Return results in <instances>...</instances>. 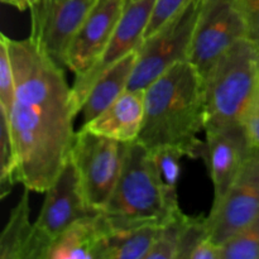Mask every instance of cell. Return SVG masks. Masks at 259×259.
Here are the masks:
<instances>
[{"mask_svg": "<svg viewBox=\"0 0 259 259\" xmlns=\"http://www.w3.org/2000/svg\"><path fill=\"white\" fill-rule=\"evenodd\" d=\"M5 35V34H4ZM15 76L7 119L18 162V184L46 192L71 154L76 132L72 93L63 68L30 37L5 35Z\"/></svg>", "mask_w": 259, "mask_h": 259, "instance_id": "cell-1", "label": "cell"}, {"mask_svg": "<svg viewBox=\"0 0 259 259\" xmlns=\"http://www.w3.org/2000/svg\"><path fill=\"white\" fill-rule=\"evenodd\" d=\"M144 120L137 142L147 149L176 147L185 157H202L205 142L204 80L189 61H182L162 73L144 90Z\"/></svg>", "mask_w": 259, "mask_h": 259, "instance_id": "cell-2", "label": "cell"}, {"mask_svg": "<svg viewBox=\"0 0 259 259\" xmlns=\"http://www.w3.org/2000/svg\"><path fill=\"white\" fill-rule=\"evenodd\" d=\"M181 211L162 187L149 149L137 141L129 143L118 184L100 211L109 233L162 227Z\"/></svg>", "mask_w": 259, "mask_h": 259, "instance_id": "cell-3", "label": "cell"}, {"mask_svg": "<svg viewBox=\"0 0 259 259\" xmlns=\"http://www.w3.org/2000/svg\"><path fill=\"white\" fill-rule=\"evenodd\" d=\"M207 129L239 125L259 100V50L249 38L235 42L204 78Z\"/></svg>", "mask_w": 259, "mask_h": 259, "instance_id": "cell-4", "label": "cell"}, {"mask_svg": "<svg viewBox=\"0 0 259 259\" xmlns=\"http://www.w3.org/2000/svg\"><path fill=\"white\" fill-rule=\"evenodd\" d=\"M204 0H191L143 40L128 89L146 90L162 73L189 61L190 48Z\"/></svg>", "mask_w": 259, "mask_h": 259, "instance_id": "cell-5", "label": "cell"}, {"mask_svg": "<svg viewBox=\"0 0 259 259\" xmlns=\"http://www.w3.org/2000/svg\"><path fill=\"white\" fill-rule=\"evenodd\" d=\"M129 143L81 128L76 132L71 159L89 206L100 212L108 204L123 169Z\"/></svg>", "mask_w": 259, "mask_h": 259, "instance_id": "cell-6", "label": "cell"}, {"mask_svg": "<svg viewBox=\"0 0 259 259\" xmlns=\"http://www.w3.org/2000/svg\"><path fill=\"white\" fill-rule=\"evenodd\" d=\"M98 212L89 206L75 164L68 157L46 191L45 202L34 222L33 259H47L51 243L61 233L73 223Z\"/></svg>", "mask_w": 259, "mask_h": 259, "instance_id": "cell-7", "label": "cell"}, {"mask_svg": "<svg viewBox=\"0 0 259 259\" xmlns=\"http://www.w3.org/2000/svg\"><path fill=\"white\" fill-rule=\"evenodd\" d=\"M247 25L234 0H204L189 62L196 67L202 80L217 61L242 38H247Z\"/></svg>", "mask_w": 259, "mask_h": 259, "instance_id": "cell-8", "label": "cell"}, {"mask_svg": "<svg viewBox=\"0 0 259 259\" xmlns=\"http://www.w3.org/2000/svg\"><path fill=\"white\" fill-rule=\"evenodd\" d=\"M154 3L156 0H126L125 9L110 42L93 67L83 75L75 77L73 85L71 86L76 114L81 113V108L91 88L101 77V75L124 57L139 50L144 40Z\"/></svg>", "mask_w": 259, "mask_h": 259, "instance_id": "cell-9", "label": "cell"}, {"mask_svg": "<svg viewBox=\"0 0 259 259\" xmlns=\"http://www.w3.org/2000/svg\"><path fill=\"white\" fill-rule=\"evenodd\" d=\"M95 0H38L30 7L29 37L53 62L66 68V55Z\"/></svg>", "mask_w": 259, "mask_h": 259, "instance_id": "cell-10", "label": "cell"}, {"mask_svg": "<svg viewBox=\"0 0 259 259\" xmlns=\"http://www.w3.org/2000/svg\"><path fill=\"white\" fill-rule=\"evenodd\" d=\"M258 214L259 149L252 146L249 156L228 194L206 215L210 237L217 244H224Z\"/></svg>", "mask_w": 259, "mask_h": 259, "instance_id": "cell-11", "label": "cell"}, {"mask_svg": "<svg viewBox=\"0 0 259 259\" xmlns=\"http://www.w3.org/2000/svg\"><path fill=\"white\" fill-rule=\"evenodd\" d=\"M202 159L214 187L211 209L222 202L234 184L252 149L245 126L229 125L207 129Z\"/></svg>", "mask_w": 259, "mask_h": 259, "instance_id": "cell-12", "label": "cell"}, {"mask_svg": "<svg viewBox=\"0 0 259 259\" xmlns=\"http://www.w3.org/2000/svg\"><path fill=\"white\" fill-rule=\"evenodd\" d=\"M126 0H95L76 32L66 55V68L75 77L88 72L110 42L125 9Z\"/></svg>", "mask_w": 259, "mask_h": 259, "instance_id": "cell-13", "label": "cell"}, {"mask_svg": "<svg viewBox=\"0 0 259 259\" xmlns=\"http://www.w3.org/2000/svg\"><path fill=\"white\" fill-rule=\"evenodd\" d=\"M144 110V90L126 89L100 115L81 128L114 141L132 143L141 134Z\"/></svg>", "mask_w": 259, "mask_h": 259, "instance_id": "cell-14", "label": "cell"}, {"mask_svg": "<svg viewBox=\"0 0 259 259\" xmlns=\"http://www.w3.org/2000/svg\"><path fill=\"white\" fill-rule=\"evenodd\" d=\"M108 233L109 228L101 212L83 218L51 243L47 259H99Z\"/></svg>", "mask_w": 259, "mask_h": 259, "instance_id": "cell-15", "label": "cell"}, {"mask_svg": "<svg viewBox=\"0 0 259 259\" xmlns=\"http://www.w3.org/2000/svg\"><path fill=\"white\" fill-rule=\"evenodd\" d=\"M137 60H138V51H134L113 67L109 68L106 72H104L101 77L94 83L81 108L83 124L100 115L128 89L132 75L136 68Z\"/></svg>", "mask_w": 259, "mask_h": 259, "instance_id": "cell-16", "label": "cell"}, {"mask_svg": "<svg viewBox=\"0 0 259 259\" xmlns=\"http://www.w3.org/2000/svg\"><path fill=\"white\" fill-rule=\"evenodd\" d=\"M30 190L24 189L0 235V259H32L34 223H30Z\"/></svg>", "mask_w": 259, "mask_h": 259, "instance_id": "cell-17", "label": "cell"}, {"mask_svg": "<svg viewBox=\"0 0 259 259\" xmlns=\"http://www.w3.org/2000/svg\"><path fill=\"white\" fill-rule=\"evenodd\" d=\"M159 228L147 225L137 229L108 233L101 244L99 259H147Z\"/></svg>", "mask_w": 259, "mask_h": 259, "instance_id": "cell-18", "label": "cell"}, {"mask_svg": "<svg viewBox=\"0 0 259 259\" xmlns=\"http://www.w3.org/2000/svg\"><path fill=\"white\" fill-rule=\"evenodd\" d=\"M177 259H222V247L212 240L206 215H186Z\"/></svg>", "mask_w": 259, "mask_h": 259, "instance_id": "cell-19", "label": "cell"}, {"mask_svg": "<svg viewBox=\"0 0 259 259\" xmlns=\"http://www.w3.org/2000/svg\"><path fill=\"white\" fill-rule=\"evenodd\" d=\"M151 152L154 167H156L157 176L162 187L166 191L167 196L175 202H179L177 186H179L180 174H181V162L185 153L176 147H161Z\"/></svg>", "mask_w": 259, "mask_h": 259, "instance_id": "cell-20", "label": "cell"}, {"mask_svg": "<svg viewBox=\"0 0 259 259\" xmlns=\"http://www.w3.org/2000/svg\"><path fill=\"white\" fill-rule=\"evenodd\" d=\"M220 247L222 259H259V214Z\"/></svg>", "mask_w": 259, "mask_h": 259, "instance_id": "cell-21", "label": "cell"}, {"mask_svg": "<svg viewBox=\"0 0 259 259\" xmlns=\"http://www.w3.org/2000/svg\"><path fill=\"white\" fill-rule=\"evenodd\" d=\"M18 184V162L9 125L5 118H0V199L10 194Z\"/></svg>", "mask_w": 259, "mask_h": 259, "instance_id": "cell-22", "label": "cell"}, {"mask_svg": "<svg viewBox=\"0 0 259 259\" xmlns=\"http://www.w3.org/2000/svg\"><path fill=\"white\" fill-rule=\"evenodd\" d=\"M185 217V212H179L168 223L159 228L147 259H177Z\"/></svg>", "mask_w": 259, "mask_h": 259, "instance_id": "cell-23", "label": "cell"}, {"mask_svg": "<svg viewBox=\"0 0 259 259\" xmlns=\"http://www.w3.org/2000/svg\"><path fill=\"white\" fill-rule=\"evenodd\" d=\"M15 99V76L4 33L0 34V114L8 116Z\"/></svg>", "mask_w": 259, "mask_h": 259, "instance_id": "cell-24", "label": "cell"}, {"mask_svg": "<svg viewBox=\"0 0 259 259\" xmlns=\"http://www.w3.org/2000/svg\"><path fill=\"white\" fill-rule=\"evenodd\" d=\"M190 2L191 0H156L144 39L153 34L169 18L174 17L179 10H181Z\"/></svg>", "mask_w": 259, "mask_h": 259, "instance_id": "cell-25", "label": "cell"}, {"mask_svg": "<svg viewBox=\"0 0 259 259\" xmlns=\"http://www.w3.org/2000/svg\"><path fill=\"white\" fill-rule=\"evenodd\" d=\"M244 18L248 37L259 50V0H234Z\"/></svg>", "mask_w": 259, "mask_h": 259, "instance_id": "cell-26", "label": "cell"}, {"mask_svg": "<svg viewBox=\"0 0 259 259\" xmlns=\"http://www.w3.org/2000/svg\"><path fill=\"white\" fill-rule=\"evenodd\" d=\"M245 131L249 137L250 144L259 149V100L257 101L244 121Z\"/></svg>", "mask_w": 259, "mask_h": 259, "instance_id": "cell-27", "label": "cell"}, {"mask_svg": "<svg viewBox=\"0 0 259 259\" xmlns=\"http://www.w3.org/2000/svg\"><path fill=\"white\" fill-rule=\"evenodd\" d=\"M0 2H2L3 4H7L9 5V7L15 8V9L20 10V12L29 9V5H28L27 0H0Z\"/></svg>", "mask_w": 259, "mask_h": 259, "instance_id": "cell-28", "label": "cell"}, {"mask_svg": "<svg viewBox=\"0 0 259 259\" xmlns=\"http://www.w3.org/2000/svg\"><path fill=\"white\" fill-rule=\"evenodd\" d=\"M28 2V5H29V9H30V7H32L33 4H34V3H37L38 0H27Z\"/></svg>", "mask_w": 259, "mask_h": 259, "instance_id": "cell-29", "label": "cell"}]
</instances>
